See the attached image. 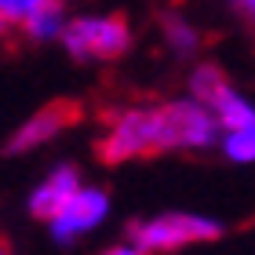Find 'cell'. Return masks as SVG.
<instances>
[{"label":"cell","instance_id":"3957f363","mask_svg":"<svg viewBox=\"0 0 255 255\" xmlns=\"http://www.w3.org/2000/svg\"><path fill=\"white\" fill-rule=\"evenodd\" d=\"M59 44L77 62H117L131 51L135 33L121 15H69Z\"/></svg>","mask_w":255,"mask_h":255},{"label":"cell","instance_id":"8992f818","mask_svg":"<svg viewBox=\"0 0 255 255\" xmlns=\"http://www.w3.org/2000/svg\"><path fill=\"white\" fill-rule=\"evenodd\" d=\"M110 219V197L102 186H80L73 190V197L48 219V234L59 245H73V241L95 234V230Z\"/></svg>","mask_w":255,"mask_h":255},{"label":"cell","instance_id":"8fae6325","mask_svg":"<svg viewBox=\"0 0 255 255\" xmlns=\"http://www.w3.org/2000/svg\"><path fill=\"white\" fill-rule=\"evenodd\" d=\"M219 149L234 164H255V121L237 124V128H223L219 131Z\"/></svg>","mask_w":255,"mask_h":255},{"label":"cell","instance_id":"6da1fadb","mask_svg":"<svg viewBox=\"0 0 255 255\" xmlns=\"http://www.w3.org/2000/svg\"><path fill=\"white\" fill-rule=\"evenodd\" d=\"M153 153H168L164 146V117L157 106H117L102 124L99 135V157L102 164H128V160H142Z\"/></svg>","mask_w":255,"mask_h":255},{"label":"cell","instance_id":"277c9868","mask_svg":"<svg viewBox=\"0 0 255 255\" xmlns=\"http://www.w3.org/2000/svg\"><path fill=\"white\" fill-rule=\"evenodd\" d=\"M160 117H164V146L168 153H201V149L219 146V121L215 113L204 106L201 99H193L190 91L182 99L160 102Z\"/></svg>","mask_w":255,"mask_h":255},{"label":"cell","instance_id":"7c38bea8","mask_svg":"<svg viewBox=\"0 0 255 255\" xmlns=\"http://www.w3.org/2000/svg\"><path fill=\"white\" fill-rule=\"evenodd\" d=\"M40 4H44V0H0V18L11 22L15 29H22V22H26Z\"/></svg>","mask_w":255,"mask_h":255},{"label":"cell","instance_id":"5b68a950","mask_svg":"<svg viewBox=\"0 0 255 255\" xmlns=\"http://www.w3.org/2000/svg\"><path fill=\"white\" fill-rule=\"evenodd\" d=\"M190 95L201 99L204 106L215 113L219 131H223V128H237V124L255 121L252 99L241 95V91L230 84L226 73H223L215 62H197V66L190 69Z\"/></svg>","mask_w":255,"mask_h":255},{"label":"cell","instance_id":"30bf717a","mask_svg":"<svg viewBox=\"0 0 255 255\" xmlns=\"http://www.w3.org/2000/svg\"><path fill=\"white\" fill-rule=\"evenodd\" d=\"M66 22H69L66 0H44V4L33 11L26 22H22L18 33H22L26 40H33V44H59Z\"/></svg>","mask_w":255,"mask_h":255},{"label":"cell","instance_id":"4fadbf2b","mask_svg":"<svg viewBox=\"0 0 255 255\" xmlns=\"http://www.w3.org/2000/svg\"><path fill=\"white\" fill-rule=\"evenodd\" d=\"M234 4H237L241 15H245V18L252 22V26H255V0H234Z\"/></svg>","mask_w":255,"mask_h":255},{"label":"cell","instance_id":"ba28073f","mask_svg":"<svg viewBox=\"0 0 255 255\" xmlns=\"http://www.w3.org/2000/svg\"><path fill=\"white\" fill-rule=\"evenodd\" d=\"M80 171L73 168V164H59V168H51L48 175H44L37 186H33V193H29V215L33 219H48L59 212V208L73 197V190L80 186Z\"/></svg>","mask_w":255,"mask_h":255},{"label":"cell","instance_id":"5bb4252c","mask_svg":"<svg viewBox=\"0 0 255 255\" xmlns=\"http://www.w3.org/2000/svg\"><path fill=\"white\" fill-rule=\"evenodd\" d=\"M0 252H4V241H0Z\"/></svg>","mask_w":255,"mask_h":255},{"label":"cell","instance_id":"7a4b0ae2","mask_svg":"<svg viewBox=\"0 0 255 255\" xmlns=\"http://www.w3.org/2000/svg\"><path fill=\"white\" fill-rule=\"evenodd\" d=\"M124 237L135 245L138 255L179 252V248H193V245L219 241V237H223V223L212 219V215H197V212H164V215L131 223Z\"/></svg>","mask_w":255,"mask_h":255},{"label":"cell","instance_id":"52a82bcc","mask_svg":"<svg viewBox=\"0 0 255 255\" xmlns=\"http://www.w3.org/2000/svg\"><path fill=\"white\" fill-rule=\"evenodd\" d=\"M80 110L73 102H48L44 110H37L33 117H26L7 138V153H33V149L55 142L69 124H77Z\"/></svg>","mask_w":255,"mask_h":255},{"label":"cell","instance_id":"9c48e42d","mask_svg":"<svg viewBox=\"0 0 255 255\" xmlns=\"http://www.w3.org/2000/svg\"><path fill=\"white\" fill-rule=\"evenodd\" d=\"M157 29H160L164 48L175 55V59H193V55H201L204 33L197 29L186 15H179V11H164V15L157 18Z\"/></svg>","mask_w":255,"mask_h":255}]
</instances>
